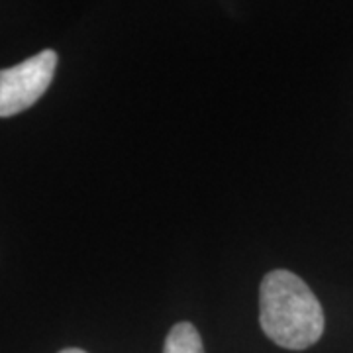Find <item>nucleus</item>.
Returning a JSON list of instances; mask_svg holds the SVG:
<instances>
[{
	"mask_svg": "<svg viewBox=\"0 0 353 353\" xmlns=\"http://www.w3.org/2000/svg\"><path fill=\"white\" fill-rule=\"evenodd\" d=\"M259 322L269 340L301 352L322 338L324 310L303 279L285 269L267 273L259 290Z\"/></svg>",
	"mask_w": 353,
	"mask_h": 353,
	"instance_id": "f257e3e1",
	"label": "nucleus"
},
{
	"mask_svg": "<svg viewBox=\"0 0 353 353\" xmlns=\"http://www.w3.org/2000/svg\"><path fill=\"white\" fill-rule=\"evenodd\" d=\"M57 69V53L46 50L0 71V118L24 112L46 94Z\"/></svg>",
	"mask_w": 353,
	"mask_h": 353,
	"instance_id": "f03ea898",
	"label": "nucleus"
},
{
	"mask_svg": "<svg viewBox=\"0 0 353 353\" xmlns=\"http://www.w3.org/2000/svg\"><path fill=\"white\" fill-rule=\"evenodd\" d=\"M59 353H85L83 350H77V347H69V350H63V352Z\"/></svg>",
	"mask_w": 353,
	"mask_h": 353,
	"instance_id": "20e7f679",
	"label": "nucleus"
},
{
	"mask_svg": "<svg viewBox=\"0 0 353 353\" xmlns=\"http://www.w3.org/2000/svg\"><path fill=\"white\" fill-rule=\"evenodd\" d=\"M163 353H204L199 330L190 322L175 324L165 340Z\"/></svg>",
	"mask_w": 353,
	"mask_h": 353,
	"instance_id": "7ed1b4c3",
	"label": "nucleus"
}]
</instances>
